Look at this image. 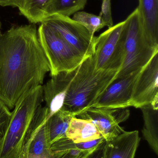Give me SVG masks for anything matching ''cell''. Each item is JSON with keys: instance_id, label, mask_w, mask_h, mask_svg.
Wrapping results in <instances>:
<instances>
[{"instance_id": "4", "label": "cell", "mask_w": 158, "mask_h": 158, "mask_svg": "<svg viewBox=\"0 0 158 158\" xmlns=\"http://www.w3.org/2000/svg\"><path fill=\"white\" fill-rule=\"evenodd\" d=\"M125 54L123 64L116 77L141 70L158 52L147 39L142 27L138 8L125 20Z\"/></svg>"}, {"instance_id": "14", "label": "cell", "mask_w": 158, "mask_h": 158, "mask_svg": "<svg viewBox=\"0 0 158 158\" xmlns=\"http://www.w3.org/2000/svg\"><path fill=\"white\" fill-rule=\"evenodd\" d=\"M66 135L75 143L90 142L103 137L92 123L76 117L71 118Z\"/></svg>"}, {"instance_id": "28", "label": "cell", "mask_w": 158, "mask_h": 158, "mask_svg": "<svg viewBox=\"0 0 158 158\" xmlns=\"http://www.w3.org/2000/svg\"><path fill=\"white\" fill-rule=\"evenodd\" d=\"M1 21H0V36H1L2 34V32H1Z\"/></svg>"}, {"instance_id": "2", "label": "cell", "mask_w": 158, "mask_h": 158, "mask_svg": "<svg viewBox=\"0 0 158 158\" xmlns=\"http://www.w3.org/2000/svg\"><path fill=\"white\" fill-rule=\"evenodd\" d=\"M118 72L97 69L94 55L86 58L76 69L61 110L77 117L92 107Z\"/></svg>"}, {"instance_id": "25", "label": "cell", "mask_w": 158, "mask_h": 158, "mask_svg": "<svg viewBox=\"0 0 158 158\" xmlns=\"http://www.w3.org/2000/svg\"><path fill=\"white\" fill-rule=\"evenodd\" d=\"M88 152H80L76 150H67L54 153L52 158H80L83 154Z\"/></svg>"}, {"instance_id": "26", "label": "cell", "mask_w": 158, "mask_h": 158, "mask_svg": "<svg viewBox=\"0 0 158 158\" xmlns=\"http://www.w3.org/2000/svg\"><path fill=\"white\" fill-rule=\"evenodd\" d=\"M106 140L93 151L83 154L80 158H104V148Z\"/></svg>"}, {"instance_id": "17", "label": "cell", "mask_w": 158, "mask_h": 158, "mask_svg": "<svg viewBox=\"0 0 158 158\" xmlns=\"http://www.w3.org/2000/svg\"><path fill=\"white\" fill-rule=\"evenodd\" d=\"M46 121L41 125L29 145L27 158H52L53 156L48 140Z\"/></svg>"}, {"instance_id": "13", "label": "cell", "mask_w": 158, "mask_h": 158, "mask_svg": "<svg viewBox=\"0 0 158 158\" xmlns=\"http://www.w3.org/2000/svg\"><path fill=\"white\" fill-rule=\"evenodd\" d=\"M137 6L145 35L158 48V0H138Z\"/></svg>"}, {"instance_id": "11", "label": "cell", "mask_w": 158, "mask_h": 158, "mask_svg": "<svg viewBox=\"0 0 158 158\" xmlns=\"http://www.w3.org/2000/svg\"><path fill=\"white\" fill-rule=\"evenodd\" d=\"M76 69L70 72H60L53 76L43 86V99L48 110V118L62 109Z\"/></svg>"}, {"instance_id": "1", "label": "cell", "mask_w": 158, "mask_h": 158, "mask_svg": "<svg viewBox=\"0 0 158 158\" xmlns=\"http://www.w3.org/2000/svg\"><path fill=\"white\" fill-rule=\"evenodd\" d=\"M50 70L35 25L13 27L0 36V100L8 109L41 85Z\"/></svg>"}, {"instance_id": "18", "label": "cell", "mask_w": 158, "mask_h": 158, "mask_svg": "<svg viewBox=\"0 0 158 158\" xmlns=\"http://www.w3.org/2000/svg\"><path fill=\"white\" fill-rule=\"evenodd\" d=\"M52 0H23L19 8L20 14L31 23H42L45 18V13Z\"/></svg>"}, {"instance_id": "7", "label": "cell", "mask_w": 158, "mask_h": 158, "mask_svg": "<svg viewBox=\"0 0 158 158\" xmlns=\"http://www.w3.org/2000/svg\"><path fill=\"white\" fill-rule=\"evenodd\" d=\"M43 22L52 27L61 37L84 58L94 54L97 37L70 17L53 15Z\"/></svg>"}, {"instance_id": "9", "label": "cell", "mask_w": 158, "mask_h": 158, "mask_svg": "<svg viewBox=\"0 0 158 158\" xmlns=\"http://www.w3.org/2000/svg\"><path fill=\"white\" fill-rule=\"evenodd\" d=\"M130 115V110L127 108L92 107L76 117L92 123L103 138L108 141L125 131L119 124L125 121Z\"/></svg>"}, {"instance_id": "16", "label": "cell", "mask_w": 158, "mask_h": 158, "mask_svg": "<svg viewBox=\"0 0 158 158\" xmlns=\"http://www.w3.org/2000/svg\"><path fill=\"white\" fill-rule=\"evenodd\" d=\"M140 109L144 120L143 136L152 150L158 155V109L154 108L151 105Z\"/></svg>"}, {"instance_id": "29", "label": "cell", "mask_w": 158, "mask_h": 158, "mask_svg": "<svg viewBox=\"0 0 158 158\" xmlns=\"http://www.w3.org/2000/svg\"><path fill=\"white\" fill-rule=\"evenodd\" d=\"M52 158H53V157H52ZM44 158V157H32V158Z\"/></svg>"}, {"instance_id": "21", "label": "cell", "mask_w": 158, "mask_h": 158, "mask_svg": "<svg viewBox=\"0 0 158 158\" xmlns=\"http://www.w3.org/2000/svg\"><path fill=\"white\" fill-rule=\"evenodd\" d=\"M105 140V138L102 137L90 142L75 143L70 139L66 138L60 139L52 144L51 146V149L53 153L67 150L90 152L96 149Z\"/></svg>"}, {"instance_id": "27", "label": "cell", "mask_w": 158, "mask_h": 158, "mask_svg": "<svg viewBox=\"0 0 158 158\" xmlns=\"http://www.w3.org/2000/svg\"><path fill=\"white\" fill-rule=\"evenodd\" d=\"M22 4L23 0H0V6H12L19 9Z\"/></svg>"}, {"instance_id": "10", "label": "cell", "mask_w": 158, "mask_h": 158, "mask_svg": "<svg viewBox=\"0 0 158 158\" xmlns=\"http://www.w3.org/2000/svg\"><path fill=\"white\" fill-rule=\"evenodd\" d=\"M140 70L115 78L98 97L93 107L116 109L132 106L134 85Z\"/></svg>"}, {"instance_id": "24", "label": "cell", "mask_w": 158, "mask_h": 158, "mask_svg": "<svg viewBox=\"0 0 158 158\" xmlns=\"http://www.w3.org/2000/svg\"><path fill=\"white\" fill-rule=\"evenodd\" d=\"M99 16L102 18L105 26L109 28L114 26L111 13V0H103Z\"/></svg>"}, {"instance_id": "22", "label": "cell", "mask_w": 158, "mask_h": 158, "mask_svg": "<svg viewBox=\"0 0 158 158\" xmlns=\"http://www.w3.org/2000/svg\"><path fill=\"white\" fill-rule=\"evenodd\" d=\"M72 19L81 24L93 35L105 27L100 16L84 11L76 12L73 15Z\"/></svg>"}, {"instance_id": "5", "label": "cell", "mask_w": 158, "mask_h": 158, "mask_svg": "<svg viewBox=\"0 0 158 158\" xmlns=\"http://www.w3.org/2000/svg\"><path fill=\"white\" fill-rule=\"evenodd\" d=\"M38 36L50 65L51 77L60 72L73 71L85 60L45 22L41 23Z\"/></svg>"}, {"instance_id": "19", "label": "cell", "mask_w": 158, "mask_h": 158, "mask_svg": "<svg viewBox=\"0 0 158 158\" xmlns=\"http://www.w3.org/2000/svg\"><path fill=\"white\" fill-rule=\"evenodd\" d=\"M48 111L46 106L40 105L31 121L22 143L21 151L17 158H26L27 151L31 142L41 125L48 118Z\"/></svg>"}, {"instance_id": "12", "label": "cell", "mask_w": 158, "mask_h": 158, "mask_svg": "<svg viewBox=\"0 0 158 158\" xmlns=\"http://www.w3.org/2000/svg\"><path fill=\"white\" fill-rule=\"evenodd\" d=\"M140 140L138 131H125L117 137L106 141L104 158H135Z\"/></svg>"}, {"instance_id": "8", "label": "cell", "mask_w": 158, "mask_h": 158, "mask_svg": "<svg viewBox=\"0 0 158 158\" xmlns=\"http://www.w3.org/2000/svg\"><path fill=\"white\" fill-rule=\"evenodd\" d=\"M132 106L158 109V52L139 72L134 85Z\"/></svg>"}, {"instance_id": "3", "label": "cell", "mask_w": 158, "mask_h": 158, "mask_svg": "<svg viewBox=\"0 0 158 158\" xmlns=\"http://www.w3.org/2000/svg\"><path fill=\"white\" fill-rule=\"evenodd\" d=\"M43 99V86L37 87L18 100L5 136L0 146V158H17L31 121Z\"/></svg>"}, {"instance_id": "20", "label": "cell", "mask_w": 158, "mask_h": 158, "mask_svg": "<svg viewBox=\"0 0 158 158\" xmlns=\"http://www.w3.org/2000/svg\"><path fill=\"white\" fill-rule=\"evenodd\" d=\"M87 2V0H52L46 9L45 19L56 14L70 17L84 9Z\"/></svg>"}, {"instance_id": "23", "label": "cell", "mask_w": 158, "mask_h": 158, "mask_svg": "<svg viewBox=\"0 0 158 158\" xmlns=\"http://www.w3.org/2000/svg\"><path fill=\"white\" fill-rule=\"evenodd\" d=\"M12 117V112L0 100V146L5 136Z\"/></svg>"}, {"instance_id": "15", "label": "cell", "mask_w": 158, "mask_h": 158, "mask_svg": "<svg viewBox=\"0 0 158 158\" xmlns=\"http://www.w3.org/2000/svg\"><path fill=\"white\" fill-rule=\"evenodd\" d=\"M74 117L70 112L61 109L47 118L46 128L51 146L60 139L67 138V131L71 118Z\"/></svg>"}, {"instance_id": "6", "label": "cell", "mask_w": 158, "mask_h": 158, "mask_svg": "<svg viewBox=\"0 0 158 158\" xmlns=\"http://www.w3.org/2000/svg\"><path fill=\"white\" fill-rule=\"evenodd\" d=\"M125 21H122L97 37L94 57L98 69L119 71L125 54Z\"/></svg>"}]
</instances>
